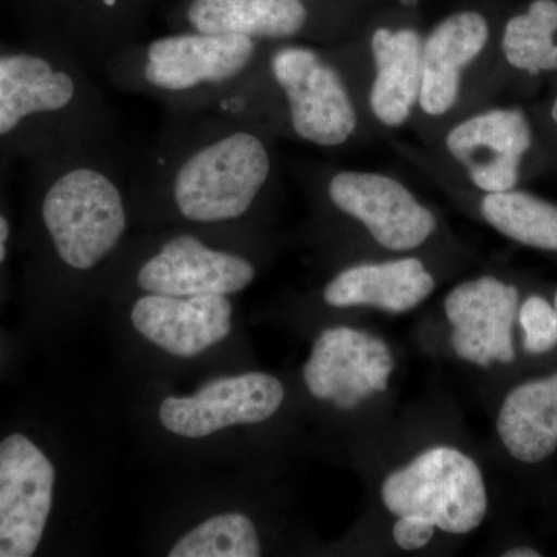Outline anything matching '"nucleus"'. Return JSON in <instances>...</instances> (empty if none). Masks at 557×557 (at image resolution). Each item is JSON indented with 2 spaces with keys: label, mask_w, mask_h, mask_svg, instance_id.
<instances>
[{
  "label": "nucleus",
  "mask_w": 557,
  "mask_h": 557,
  "mask_svg": "<svg viewBox=\"0 0 557 557\" xmlns=\"http://www.w3.org/2000/svg\"><path fill=\"white\" fill-rule=\"evenodd\" d=\"M380 498L395 518L417 516L449 536L474 533L490 507L478 461L453 445L429 446L388 472Z\"/></svg>",
  "instance_id": "obj_1"
},
{
  "label": "nucleus",
  "mask_w": 557,
  "mask_h": 557,
  "mask_svg": "<svg viewBox=\"0 0 557 557\" xmlns=\"http://www.w3.org/2000/svg\"><path fill=\"white\" fill-rule=\"evenodd\" d=\"M273 161L259 135L233 131L194 150L174 175L172 196L183 218L219 223L247 214L270 180Z\"/></svg>",
  "instance_id": "obj_2"
},
{
  "label": "nucleus",
  "mask_w": 557,
  "mask_h": 557,
  "mask_svg": "<svg viewBox=\"0 0 557 557\" xmlns=\"http://www.w3.org/2000/svg\"><path fill=\"white\" fill-rule=\"evenodd\" d=\"M42 219L58 256L72 269L91 270L120 244L127 226L123 194L110 175L78 166L47 190Z\"/></svg>",
  "instance_id": "obj_3"
},
{
  "label": "nucleus",
  "mask_w": 557,
  "mask_h": 557,
  "mask_svg": "<svg viewBox=\"0 0 557 557\" xmlns=\"http://www.w3.org/2000/svg\"><path fill=\"white\" fill-rule=\"evenodd\" d=\"M270 69L287 102L289 126L296 137L332 149L357 134V102L339 70L324 54L287 44L274 50Z\"/></svg>",
  "instance_id": "obj_4"
},
{
  "label": "nucleus",
  "mask_w": 557,
  "mask_h": 557,
  "mask_svg": "<svg viewBox=\"0 0 557 557\" xmlns=\"http://www.w3.org/2000/svg\"><path fill=\"white\" fill-rule=\"evenodd\" d=\"M327 197L386 251H416L438 228L434 211L401 180L383 172L336 171L329 178Z\"/></svg>",
  "instance_id": "obj_5"
},
{
  "label": "nucleus",
  "mask_w": 557,
  "mask_h": 557,
  "mask_svg": "<svg viewBox=\"0 0 557 557\" xmlns=\"http://www.w3.org/2000/svg\"><path fill=\"white\" fill-rule=\"evenodd\" d=\"M443 146L475 189L504 193L518 186L533 132L522 110L487 109L458 120Z\"/></svg>",
  "instance_id": "obj_6"
},
{
  "label": "nucleus",
  "mask_w": 557,
  "mask_h": 557,
  "mask_svg": "<svg viewBox=\"0 0 557 557\" xmlns=\"http://www.w3.org/2000/svg\"><path fill=\"white\" fill-rule=\"evenodd\" d=\"M54 468L25 435L0 442V557H30L53 504Z\"/></svg>",
  "instance_id": "obj_7"
},
{
  "label": "nucleus",
  "mask_w": 557,
  "mask_h": 557,
  "mask_svg": "<svg viewBox=\"0 0 557 557\" xmlns=\"http://www.w3.org/2000/svg\"><path fill=\"white\" fill-rule=\"evenodd\" d=\"M285 387L262 372L209 381L193 397H168L160 421L172 434L203 438L236 424H259L276 416L284 405Z\"/></svg>",
  "instance_id": "obj_8"
},
{
  "label": "nucleus",
  "mask_w": 557,
  "mask_h": 557,
  "mask_svg": "<svg viewBox=\"0 0 557 557\" xmlns=\"http://www.w3.org/2000/svg\"><path fill=\"white\" fill-rule=\"evenodd\" d=\"M519 289L494 276L461 282L445 299L453 333L450 344L458 358L479 368L516 359L512 325L519 311Z\"/></svg>",
  "instance_id": "obj_9"
},
{
  "label": "nucleus",
  "mask_w": 557,
  "mask_h": 557,
  "mask_svg": "<svg viewBox=\"0 0 557 557\" xmlns=\"http://www.w3.org/2000/svg\"><path fill=\"white\" fill-rule=\"evenodd\" d=\"M256 51V40L247 36L201 32L164 36L146 50L143 75L159 90H193L237 78L251 65Z\"/></svg>",
  "instance_id": "obj_10"
},
{
  "label": "nucleus",
  "mask_w": 557,
  "mask_h": 557,
  "mask_svg": "<svg viewBox=\"0 0 557 557\" xmlns=\"http://www.w3.org/2000/svg\"><path fill=\"white\" fill-rule=\"evenodd\" d=\"M490 38V22L478 10L454 11L440 20L423 38L417 110L428 119L449 115Z\"/></svg>",
  "instance_id": "obj_11"
},
{
  "label": "nucleus",
  "mask_w": 557,
  "mask_h": 557,
  "mask_svg": "<svg viewBox=\"0 0 557 557\" xmlns=\"http://www.w3.org/2000/svg\"><path fill=\"white\" fill-rule=\"evenodd\" d=\"M249 260L207 247L197 237H172L138 271V287L146 293L188 298L196 295H234L255 281Z\"/></svg>",
  "instance_id": "obj_12"
},
{
  "label": "nucleus",
  "mask_w": 557,
  "mask_h": 557,
  "mask_svg": "<svg viewBox=\"0 0 557 557\" xmlns=\"http://www.w3.org/2000/svg\"><path fill=\"white\" fill-rule=\"evenodd\" d=\"M131 318L150 343L174 357L193 358L230 335L233 306L225 295L174 298L148 293L134 304Z\"/></svg>",
  "instance_id": "obj_13"
},
{
  "label": "nucleus",
  "mask_w": 557,
  "mask_h": 557,
  "mask_svg": "<svg viewBox=\"0 0 557 557\" xmlns=\"http://www.w3.org/2000/svg\"><path fill=\"white\" fill-rule=\"evenodd\" d=\"M423 38L413 25H381L370 35L368 106L376 123L387 129L405 126L418 108Z\"/></svg>",
  "instance_id": "obj_14"
},
{
  "label": "nucleus",
  "mask_w": 557,
  "mask_h": 557,
  "mask_svg": "<svg viewBox=\"0 0 557 557\" xmlns=\"http://www.w3.org/2000/svg\"><path fill=\"white\" fill-rule=\"evenodd\" d=\"M435 277L423 260L413 256L357 263L341 271L325 285V302L336 309L375 307L401 314L416 309L432 295Z\"/></svg>",
  "instance_id": "obj_15"
},
{
  "label": "nucleus",
  "mask_w": 557,
  "mask_h": 557,
  "mask_svg": "<svg viewBox=\"0 0 557 557\" xmlns=\"http://www.w3.org/2000/svg\"><path fill=\"white\" fill-rule=\"evenodd\" d=\"M496 431L509 456L537 465L557 449V372L525 381L508 392L496 420Z\"/></svg>",
  "instance_id": "obj_16"
},
{
  "label": "nucleus",
  "mask_w": 557,
  "mask_h": 557,
  "mask_svg": "<svg viewBox=\"0 0 557 557\" xmlns=\"http://www.w3.org/2000/svg\"><path fill=\"white\" fill-rule=\"evenodd\" d=\"M76 95L72 75L33 54L0 57V135L33 113L58 112Z\"/></svg>",
  "instance_id": "obj_17"
},
{
  "label": "nucleus",
  "mask_w": 557,
  "mask_h": 557,
  "mask_svg": "<svg viewBox=\"0 0 557 557\" xmlns=\"http://www.w3.org/2000/svg\"><path fill=\"white\" fill-rule=\"evenodd\" d=\"M194 32L289 39L309 22L302 0H194L188 10Z\"/></svg>",
  "instance_id": "obj_18"
},
{
  "label": "nucleus",
  "mask_w": 557,
  "mask_h": 557,
  "mask_svg": "<svg viewBox=\"0 0 557 557\" xmlns=\"http://www.w3.org/2000/svg\"><path fill=\"white\" fill-rule=\"evenodd\" d=\"M479 208L487 225L502 236L525 247L557 251V205L511 189L483 194Z\"/></svg>",
  "instance_id": "obj_19"
},
{
  "label": "nucleus",
  "mask_w": 557,
  "mask_h": 557,
  "mask_svg": "<svg viewBox=\"0 0 557 557\" xmlns=\"http://www.w3.org/2000/svg\"><path fill=\"white\" fill-rule=\"evenodd\" d=\"M502 53L511 67L530 75L557 70V2L533 0L507 22Z\"/></svg>",
  "instance_id": "obj_20"
},
{
  "label": "nucleus",
  "mask_w": 557,
  "mask_h": 557,
  "mask_svg": "<svg viewBox=\"0 0 557 557\" xmlns=\"http://www.w3.org/2000/svg\"><path fill=\"white\" fill-rule=\"evenodd\" d=\"M262 545L255 522L242 512L205 520L171 548V557H258Z\"/></svg>",
  "instance_id": "obj_21"
},
{
  "label": "nucleus",
  "mask_w": 557,
  "mask_h": 557,
  "mask_svg": "<svg viewBox=\"0 0 557 557\" xmlns=\"http://www.w3.org/2000/svg\"><path fill=\"white\" fill-rule=\"evenodd\" d=\"M519 322L527 354L544 355L557 347V313L547 299L530 296L523 300Z\"/></svg>",
  "instance_id": "obj_22"
},
{
  "label": "nucleus",
  "mask_w": 557,
  "mask_h": 557,
  "mask_svg": "<svg viewBox=\"0 0 557 557\" xmlns=\"http://www.w3.org/2000/svg\"><path fill=\"white\" fill-rule=\"evenodd\" d=\"M437 528L417 516H399L392 528V537L398 548L418 552L426 548L435 536Z\"/></svg>",
  "instance_id": "obj_23"
},
{
  "label": "nucleus",
  "mask_w": 557,
  "mask_h": 557,
  "mask_svg": "<svg viewBox=\"0 0 557 557\" xmlns=\"http://www.w3.org/2000/svg\"><path fill=\"white\" fill-rule=\"evenodd\" d=\"M10 236L9 220L0 215V263L7 258V240Z\"/></svg>",
  "instance_id": "obj_24"
},
{
  "label": "nucleus",
  "mask_w": 557,
  "mask_h": 557,
  "mask_svg": "<svg viewBox=\"0 0 557 557\" xmlns=\"http://www.w3.org/2000/svg\"><path fill=\"white\" fill-rule=\"evenodd\" d=\"M505 557H541L542 553H539L536 548L531 547H516L509 548L504 553Z\"/></svg>",
  "instance_id": "obj_25"
},
{
  "label": "nucleus",
  "mask_w": 557,
  "mask_h": 557,
  "mask_svg": "<svg viewBox=\"0 0 557 557\" xmlns=\"http://www.w3.org/2000/svg\"><path fill=\"white\" fill-rule=\"evenodd\" d=\"M552 116H553V120H555V123L557 124V98H556L555 104H553Z\"/></svg>",
  "instance_id": "obj_26"
},
{
  "label": "nucleus",
  "mask_w": 557,
  "mask_h": 557,
  "mask_svg": "<svg viewBox=\"0 0 557 557\" xmlns=\"http://www.w3.org/2000/svg\"><path fill=\"white\" fill-rule=\"evenodd\" d=\"M553 306H555V310H556V313H557V293H556V296H555V304H553Z\"/></svg>",
  "instance_id": "obj_27"
}]
</instances>
